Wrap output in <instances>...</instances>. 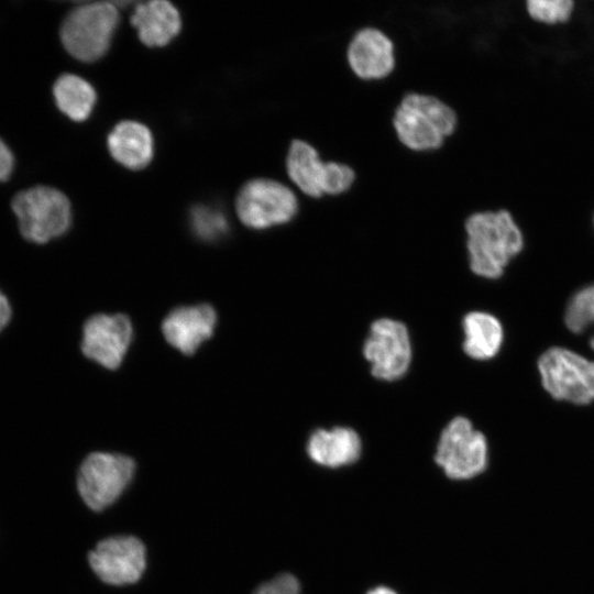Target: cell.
I'll use <instances>...</instances> for the list:
<instances>
[{
    "label": "cell",
    "mask_w": 594,
    "mask_h": 594,
    "mask_svg": "<svg viewBox=\"0 0 594 594\" xmlns=\"http://www.w3.org/2000/svg\"><path fill=\"white\" fill-rule=\"evenodd\" d=\"M190 227L195 234L205 241H216L222 238L229 229L224 215L206 206H197L191 209Z\"/></svg>",
    "instance_id": "cell-21"
},
{
    "label": "cell",
    "mask_w": 594,
    "mask_h": 594,
    "mask_svg": "<svg viewBox=\"0 0 594 594\" xmlns=\"http://www.w3.org/2000/svg\"><path fill=\"white\" fill-rule=\"evenodd\" d=\"M11 207L21 234L30 242L46 243L70 227V202L56 188L34 186L21 190L13 197Z\"/></svg>",
    "instance_id": "cell-4"
},
{
    "label": "cell",
    "mask_w": 594,
    "mask_h": 594,
    "mask_svg": "<svg viewBox=\"0 0 594 594\" xmlns=\"http://www.w3.org/2000/svg\"><path fill=\"white\" fill-rule=\"evenodd\" d=\"M89 564L98 578L111 585L136 582L145 569L144 544L133 536L101 540L89 553Z\"/></svg>",
    "instance_id": "cell-11"
},
{
    "label": "cell",
    "mask_w": 594,
    "mask_h": 594,
    "mask_svg": "<svg viewBox=\"0 0 594 594\" xmlns=\"http://www.w3.org/2000/svg\"><path fill=\"white\" fill-rule=\"evenodd\" d=\"M53 96L58 109L78 122L90 116L97 98L94 87L74 74H64L56 79Z\"/></svg>",
    "instance_id": "cell-19"
},
{
    "label": "cell",
    "mask_w": 594,
    "mask_h": 594,
    "mask_svg": "<svg viewBox=\"0 0 594 594\" xmlns=\"http://www.w3.org/2000/svg\"><path fill=\"white\" fill-rule=\"evenodd\" d=\"M488 448L484 435L465 417L457 416L442 430L435 461L452 480H469L487 466Z\"/></svg>",
    "instance_id": "cell-8"
},
{
    "label": "cell",
    "mask_w": 594,
    "mask_h": 594,
    "mask_svg": "<svg viewBox=\"0 0 594 594\" xmlns=\"http://www.w3.org/2000/svg\"><path fill=\"white\" fill-rule=\"evenodd\" d=\"M140 40L147 46H164L180 30V15L168 1L153 0L136 6L131 16Z\"/></svg>",
    "instance_id": "cell-16"
},
{
    "label": "cell",
    "mask_w": 594,
    "mask_h": 594,
    "mask_svg": "<svg viewBox=\"0 0 594 594\" xmlns=\"http://www.w3.org/2000/svg\"><path fill=\"white\" fill-rule=\"evenodd\" d=\"M411 353L409 332L403 322L380 318L371 324L363 355L375 378L385 382L402 378L409 369Z\"/></svg>",
    "instance_id": "cell-10"
},
{
    "label": "cell",
    "mask_w": 594,
    "mask_h": 594,
    "mask_svg": "<svg viewBox=\"0 0 594 594\" xmlns=\"http://www.w3.org/2000/svg\"><path fill=\"white\" fill-rule=\"evenodd\" d=\"M463 350L474 360L494 358L503 343L504 331L496 317L483 311H472L463 318Z\"/></svg>",
    "instance_id": "cell-18"
},
{
    "label": "cell",
    "mask_w": 594,
    "mask_h": 594,
    "mask_svg": "<svg viewBox=\"0 0 594 594\" xmlns=\"http://www.w3.org/2000/svg\"><path fill=\"white\" fill-rule=\"evenodd\" d=\"M463 230L470 268L484 278H498L524 248L522 233L506 209L474 211Z\"/></svg>",
    "instance_id": "cell-1"
},
{
    "label": "cell",
    "mask_w": 594,
    "mask_h": 594,
    "mask_svg": "<svg viewBox=\"0 0 594 594\" xmlns=\"http://www.w3.org/2000/svg\"><path fill=\"white\" fill-rule=\"evenodd\" d=\"M132 336V323L127 316L95 315L85 322L81 350L103 367L116 370L123 361Z\"/></svg>",
    "instance_id": "cell-13"
},
{
    "label": "cell",
    "mask_w": 594,
    "mask_h": 594,
    "mask_svg": "<svg viewBox=\"0 0 594 594\" xmlns=\"http://www.w3.org/2000/svg\"><path fill=\"white\" fill-rule=\"evenodd\" d=\"M306 450L315 463L341 468L359 460L362 441L358 432L349 427L320 428L309 436Z\"/></svg>",
    "instance_id": "cell-15"
},
{
    "label": "cell",
    "mask_w": 594,
    "mask_h": 594,
    "mask_svg": "<svg viewBox=\"0 0 594 594\" xmlns=\"http://www.w3.org/2000/svg\"><path fill=\"white\" fill-rule=\"evenodd\" d=\"M11 306L8 298L0 290V332L6 328L11 319Z\"/></svg>",
    "instance_id": "cell-25"
},
{
    "label": "cell",
    "mask_w": 594,
    "mask_h": 594,
    "mask_svg": "<svg viewBox=\"0 0 594 594\" xmlns=\"http://www.w3.org/2000/svg\"><path fill=\"white\" fill-rule=\"evenodd\" d=\"M285 174L299 195L316 200L342 196L356 182L352 166L324 161L312 144L300 139H294L288 146Z\"/></svg>",
    "instance_id": "cell-3"
},
{
    "label": "cell",
    "mask_w": 594,
    "mask_h": 594,
    "mask_svg": "<svg viewBox=\"0 0 594 594\" xmlns=\"http://www.w3.org/2000/svg\"><path fill=\"white\" fill-rule=\"evenodd\" d=\"M543 388L557 400L575 405L594 402V362L560 346L548 349L538 360Z\"/></svg>",
    "instance_id": "cell-7"
},
{
    "label": "cell",
    "mask_w": 594,
    "mask_h": 594,
    "mask_svg": "<svg viewBox=\"0 0 594 594\" xmlns=\"http://www.w3.org/2000/svg\"><path fill=\"white\" fill-rule=\"evenodd\" d=\"M216 322L215 309L201 304L174 309L164 319L162 330L169 344L190 355L212 336Z\"/></svg>",
    "instance_id": "cell-14"
},
{
    "label": "cell",
    "mask_w": 594,
    "mask_h": 594,
    "mask_svg": "<svg viewBox=\"0 0 594 594\" xmlns=\"http://www.w3.org/2000/svg\"><path fill=\"white\" fill-rule=\"evenodd\" d=\"M526 7L534 20L553 24L569 20L574 2L572 0H529Z\"/></svg>",
    "instance_id": "cell-22"
},
{
    "label": "cell",
    "mask_w": 594,
    "mask_h": 594,
    "mask_svg": "<svg viewBox=\"0 0 594 594\" xmlns=\"http://www.w3.org/2000/svg\"><path fill=\"white\" fill-rule=\"evenodd\" d=\"M112 157L131 169L145 167L153 157V138L150 130L134 121L118 123L108 136Z\"/></svg>",
    "instance_id": "cell-17"
},
{
    "label": "cell",
    "mask_w": 594,
    "mask_h": 594,
    "mask_svg": "<svg viewBox=\"0 0 594 594\" xmlns=\"http://www.w3.org/2000/svg\"><path fill=\"white\" fill-rule=\"evenodd\" d=\"M119 22L111 2H90L73 9L61 26L65 50L81 62H94L106 54Z\"/></svg>",
    "instance_id": "cell-5"
},
{
    "label": "cell",
    "mask_w": 594,
    "mask_h": 594,
    "mask_svg": "<svg viewBox=\"0 0 594 594\" xmlns=\"http://www.w3.org/2000/svg\"><path fill=\"white\" fill-rule=\"evenodd\" d=\"M366 594H397L394 590L386 586H377L370 590Z\"/></svg>",
    "instance_id": "cell-26"
},
{
    "label": "cell",
    "mask_w": 594,
    "mask_h": 594,
    "mask_svg": "<svg viewBox=\"0 0 594 594\" xmlns=\"http://www.w3.org/2000/svg\"><path fill=\"white\" fill-rule=\"evenodd\" d=\"M392 124L398 142L414 153L440 150L459 125L457 111L441 99L407 92L394 110Z\"/></svg>",
    "instance_id": "cell-2"
},
{
    "label": "cell",
    "mask_w": 594,
    "mask_h": 594,
    "mask_svg": "<svg viewBox=\"0 0 594 594\" xmlns=\"http://www.w3.org/2000/svg\"><path fill=\"white\" fill-rule=\"evenodd\" d=\"M564 322L570 331L580 334L594 324V285L587 286L578 293L568 302ZM594 350V334L590 339Z\"/></svg>",
    "instance_id": "cell-20"
},
{
    "label": "cell",
    "mask_w": 594,
    "mask_h": 594,
    "mask_svg": "<svg viewBox=\"0 0 594 594\" xmlns=\"http://www.w3.org/2000/svg\"><path fill=\"white\" fill-rule=\"evenodd\" d=\"M235 207L242 223L263 230L294 221L300 211V198L280 180L255 178L241 188Z\"/></svg>",
    "instance_id": "cell-6"
},
{
    "label": "cell",
    "mask_w": 594,
    "mask_h": 594,
    "mask_svg": "<svg viewBox=\"0 0 594 594\" xmlns=\"http://www.w3.org/2000/svg\"><path fill=\"white\" fill-rule=\"evenodd\" d=\"M14 168V156L10 147L0 138V182H6L10 178Z\"/></svg>",
    "instance_id": "cell-24"
},
{
    "label": "cell",
    "mask_w": 594,
    "mask_h": 594,
    "mask_svg": "<svg viewBox=\"0 0 594 594\" xmlns=\"http://www.w3.org/2000/svg\"><path fill=\"white\" fill-rule=\"evenodd\" d=\"M300 584L298 580L289 574L283 573L273 580L263 583L254 594H299Z\"/></svg>",
    "instance_id": "cell-23"
},
{
    "label": "cell",
    "mask_w": 594,
    "mask_h": 594,
    "mask_svg": "<svg viewBox=\"0 0 594 594\" xmlns=\"http://www.w3.org/2000/svg\"><path fill=\"white\" fill-rule=\"evenodd\" d=\"M135 470L134 461L122 454L94 452L81 463L77 488L85 504L99 512L124 491Z\"/></svg>",
    "instance_id": "cell-9"
},
{
    "label": "cell",
    "mask_w": 594,
    "mask_h": 594,
    "mask_svg": "<svg viewBox=\"0 0 594 594\" xmlns=\"http://www.w3.org/2000/svg\"><path fill=\"white\" fill-rule=\"evenodd\" d=\"M345 59L352 74L362 81H381L396 68L394 41L380 28L359 29L345 48Z\"/></svg>",
    "instance_id": "cell-12"
}]
</instances>
